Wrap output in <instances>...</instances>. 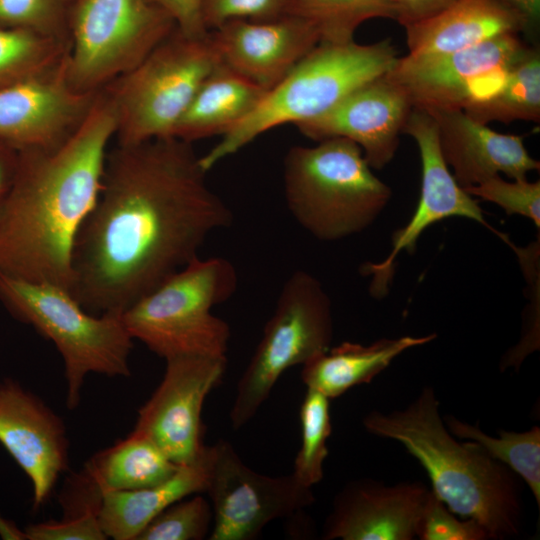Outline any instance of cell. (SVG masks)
Masks as SVG:
<instances>
[{"instance_id": "f546056e", "label": "cell", "mask_w": 540, "mask_h": 540, "mask_svg": "<svg viewBox=\"0 0 540 540\" xmlns=\"http://www.w3.org/2000/svg\"><path fill=\"white\" fill-rule=\"evenodd\" d=\"M68 48V42L30 29L0 27V88L54 69Z\"/></svg>"}, {"instance_id": "e0dca14e", "label": "cell", "mask_w": 540, "mask_h": 540, "mask_svg": "<svg viewBox=\"0 0 540 540\" xmlns=\"http://www.w3.org/2000/svg\"><path fill=\"white\" fill-rule=\"evenodd\" d=\"M412 110L406 91L384 74L356 88L319 117L296 126L317 142L349 139L362 149L372 169H382L394 158Z\"/></svg>"}, {"instance_id": "74e56055", "label": "cell", "mask_w": 540, "mask_h": 540, "mask_svg": "<svg viewBox=\"0 0 540 540\" xmlns=\"http://www.w3.org/2000/svg\"><path fill=\"white\" fill-rule=\"evenodd\" d=\"M457 0H396L397 19L403 27L429 18Z\"/></svg>"}, {"instance_id": "f1b7e54d", "label": "cell", "mask_w": 540, "mask_h": 540, "mask_svg": "<svg viewBox=\"0 0 540 540\" xmlns=\"http://www.w3.org/2000/svg\"><path fill=\"white\" fill-rule=\"evenodd\" d=\"M288 15L316 25L321 42L342 44L354 40L357 28L374 18L397 19L396 0H293Z\"/></svg>"}, {"instance_id": "277c9868", "label": "cell", "mask_w": 540, "mask_h": 540, "mask_svg": "<svg viewBox=\"0 0 540 540\" xmlns=\"http://www.w3.org/2000/svg\"><path fill=\"white\" fill-rule=\"evenodd\" d=\"M398 52L390 38L372 44L320 42L241 123L222 136L200 164L206 172L268 130L312 120L356 88L386 74Z\"/></svg>"}, {"instance_id": "7402d4cb", "label": "cell", "mask_w": 540, "mask_h": 540, "mask_svg": "<svg viewBox=\"0 0 540 540\" xmlns=\"http://www.w3.org/2000/svg\"><path fill=\"white\" fill-rule=\"evenodd\" d=\"M267 92L220 62L198 88L173 137L193 143L223 136L249 116Z\"/></svg>"}, {"instance_id": "30bf717a", "label": "cell", "mask_w": 540, "mask_h": 540, "mask_svg": "<svg viewBox=\"0 0 540 540\" xmlns=\"http://www.w3.org/2000/svg\"><path fill=\"white\" fill-rule=\"evenodd\" d=\"M175 28L149 0H82L70 18L68 80L78 91L97 93L135 68Z\"/></svg>"}, {"instance_id": "9c48e42d", "label": "cell", "mask_w": 540, "mask_h": 540, "mask_svg": "<svg viewBox=\"0 0 540 540\" xmlns=\"http://www.w3.org/2000/svg\"><path fill=\"white\" fill-rule=\"evenodd\" d=\"M331 300L312 274L295 271L283 285L261 340L242 373L229 414L240 429L258 412L281 375L330 348Z\"/></svg>"}, {"instance_id": "7c38bea8", "label": "cell", "mask_w": 540, "mask_h": 540, "mask_svg": "<svg viewBox=\"0 0 540 540\" xmlns=\"http://www.w3.org/2000/svg\"><path fill=\"white\" fill-rule=\"evenodd\" d=\"M529 48L519 34L505 33L455 52L398 57L386 75L415 109L462 110L493 92Z\"/></svg>"}, {"instance_id": "4fadbf2b", "label": "cell", "mask_w": 540, "mask_h": 540, "mask_svg": "<svg viewBox=\"0 0 540 540\" xmlns=\"http://www.w3.org/2000/svg\"><path fill=\"white\" fill-rule=\"evenodd\" d=\"M165 361L163 378L138 410L133 430L183 465L199 460L204 453L202 409L224 377L227 358L179 356Z\"/></svg>"}, {"instance_id": "603a6c76", "label": "cell", "mask_w": 540, "mask_h": 540, "mask_svg": "<svg viewBox=\"0 0 540 540\" xmlns=\"http://www.w3.org/2000/svg\"><path fill=\"white\" fill-rule=\"evenodd\" d=\"M436 334L382 338L369 345L343 342L315 356L302 366L301 380L307 388L329 399L352 387L370 383L404 351L431 342Z\"/></svg>"}, {"instance_id": "44dd1931", "label": "cell", "mask_w": 540, "mask_h": 540, "mask_svg": "<svg viewBox=\"0 0 540 540\" xmlns=\"http://www.w3.org/2000/svg\"><path fill=\"white\" fill-rule=\"evenodd\" d=\"M404 28L412 56L455 52L501 34L526 33L522 16L500 0H457Z\"/></svg>"}, {"instance_id": "5b68a950", "label": "cell", "mask_w": 540, "mask_h": 540, "mask_svg": "<svg viewBox=\"0 0 540 540\" xmlns=\"http://www.w3.org/2000/svg\"><path fill=\"white\" fill-rule=\"evenodd\" d=\"M362 149L336 137L293 146L284 158L283 187L296 222L320 241H337L368 228L391 199Z\"/></svg>"}, {"instance_id": "ffe728a7", "label": "cell", "mask_w": 540, "mask_h": 540, "mask_svg": "<svg viewBox=\"0 0 540 540\" xmlns=\"http://www.w3.org/2000/svg\"><path fill=\"white\" fill-rule=\"evenodd\" d=\"M428 113L436 122L443 158L463 189L500 173L510 179H525L530 171L540 169L521 135L498 133L460 109Z\"/></svg>"}, {"instance_id": "ac0fdd59", "label": "cell", "mask_w": 540, "mask_h": 540, "mask_svg": "<svg viewBox=\"0 0 540 540\" xmlns=\"http://www.w3.org/2000/svg\"><path fill=\"white\" fill-rule=\"evenodd\" d=\"M431 489L421 482H348L334 497L322 539L411 540L417 537Z\"/></svg>"}, {"instance_id": "d4e9b609", "label": "cell", "mask_w": 540, "mask_h": 540, "mask_svg": "<svg viewBox=\"0 0 540 540\" xmlns=\"http://www.w3.org/2000/svg\"><path fill=\"white\" fill-rule=\"evenodd\" d=\"M179 466L152 440L132 430L126 438L94 454L83 469L105 494L155 486Z\"/></svg>"}, {"instance_id": "8fae6325", "label": "cell", "mask_w": 540, "mask_h": 540, "mask_svg": "<svg viewBox=\"0 0 540 540\" xmlns=\"http://www.w3.org/2000/svg\"><path fill=\"white\" fill-rule=\"evenodd\" d=\"M204 460L205 493L213 511L210 540H254L270 522L292 517L315 502L312 488L292 473L260 474L224 439L206 445Z\"/></svg>"}, {"instance_id": "4dcf8cb0", "label": "cell", "mask_w": 540, "mask_h": 540, "mask_svg": "<svg viewBox=\"0 0 540 540\" xmlns=\"http://www.w3.org/2000/svg\"><path fill=\"white\" fill-rule=\"evenodd\" d=\"M330 399L307 388L300 407L301 444L294 460L292 474L307 487L323 478V464L328 456L327 441L331 434Z\"/></svg>"}, {"instance_id": "b9f144b4", "label": "cell", "mask_w": 540, "mask_h": 540, "mask_svg": "<svg viewBox=\"0 0 540 540\" xmlns=\"http://www.w3.org/2000/svg\"><path fill=\"white\" fill-rule=\"evenodd\" d=\"M68 1H71L73 3V7H74L75 5H77L82 0H68Z\"/></svg>"}, {"instance_id": "836d02e7", "label": "cell", "mask_w": 540, "mask_h": 540, "mask_svg": "<svg viewBox=\"0 0 540 540\" xmlns=\"http://www.w3.org/2000/svg\"><path fill=\"white\" fill-rule=\"evenodd\" d=\"M506 181L495 175L486 181L464 189L473 197L500 206L507 215H521L540 227V182L525 179Z\"/></svg>"}, {"instance_id": "60d3db41", "label": "cell", "mask_w": 540, "mask_h": 540, "mask_svg": "<svg viewBox=\"0 0 540 540\" xmlns=\"http://www.w3.org/2000/svg\"><path fill=\"white\" fill-rule=\"evenodd\" d=\"M0 535L4 539L23 540L25 539L23 530H19L13 523L0 516Z\"/></svg>"}, {"instance_id": "d6a6232c", "label": "cell", "mask_w": 540, "mask_h": 540, "mask_svg": "<svg viewBox=\"0 0 540 540\" xmlns=\"http://www.w3.org/2000/svg\"><path fill=\"white\" fill-rule=\"evenodd\" d=\"M68 0H0V24L69 42Z\"/></svg>"}, {"instance_id": "ba28073f", "label": "cell", "mask_w": 540, "mask_h": 540, "mask_svg": "<svg viewBox=\"0 0 540 540\" xmlns=\"http://www.w3.org/2000/svg\"><path fill=\"white\" fill-rule=\"evenodd\" d=\"M221 62L212 33L175 28L135 68L104 89L116 115L118 144L173 137L198 88Z\"/></svg>"}, {"instance_id": "6da1fadb", "label": "cell", "mask_w": 540, "mask_h": 540, "mask_svg": "<svg viewBox=\"0 0 540 540\" xmlns=\"http://www.w3.org/2000/svg\"><path fill=\"white\" fill-rule=\"evenodd\" d=\"M192 143L156 138L108 151L98 199L76 236L70 293L119 315L195 258L233 214Z\"/></svg>"}, {"instance_id": "7bdbcfd3", "label": "cell", "mask_w": 540, "mask_h": 540, "mask_svg": "<svg viewBox=\"0 0 540 540\" xmlns=\"http://www.w3.org/2000/svg\"><path fill=\"white\" fill-rule=\"evenodd\" d=\"M1 204H2V201H0V213H1Z\"/></svg>"}, {"instance_id": "484cf974", "label": "cell", "mask_w": 540, "mask_h": 540, "mask_svg": "<svg viewBox=\"0 0 540 540\" xmlns=\"http://www.w3.org/2000/svg\"><path fill=\"white\" fill-rule=\"evenodd\" d=\"M482 124L493 121H540V53L530 47L527 53L505 74L489 95L462 109Z\"/></svg>"}, {"instance_id": "4316f807", "label": "cell", "mask_w": 540, "mask_h": 540, "mask_svg": "<svg viewBox=\"0 0 540 540\" xmlns=\"http://www.w3.org/2000/svg\"><path fill=\"white\" fill-rule=\"evenodd\" d=\"M60 496L63 516L26 526L25 539H107L99 522L104 494L83 468L67 479Z\"/></svg>"}, {"instance_id": "8d00e7d4", "label": "cell", "mask_w": 540, "mask_h": 540, "mask_svg": "<svg viewBox=\"0 0 540 540\" xmlns=\"http://www.w3.org/2000/svg\"><path fill=\"white\" fill-rule=\"evenodd\" d=\"M163 10L176 28L188 36H203L209 31L202 18L204 0H149Z\"/></svg>"}, {"instance_id": "5bb4252c", "label": "cell", "mask_w": 540, "mask_h": 540, "mask_svg": "<svg viewBox=\"0 0 540 540\" xmlns=\"http://www.w3.org/2000/svg\"><path fill=\"white\" fill-rule=\"evenodd\" d=\"M403 133L414 139L420 152V198L408 224L393 234V248L387 258L377 264L367 263L362 269L365 274L372 275L370 291L375 297H381L385 292L398 253L402 250L413 253L424 230L443 219L454 216L472 219L503 237L490 227L478 201L459 186L449 171L440 149L434 118L424 110L413 108Z\"/></svg>"}, {"instance_id": "d590c367", "label": "cell", "mask_w": 540, "mask_h": 540, "mask_svg": "<svg viewBox=\"0 0 540 540\" xmlns=\"http://www.w3.org/2000/svg\"><path fill=\"white\" fill-rule=\"evenodd\" d=\"M293 0H204L203 23L208 31L226 21H270L288 15Z\"/></svg>"}, {"instance_id": "f35d334b", "label": "cell", "mask_w": 540, "mask_h": 540, "mask_svg": "<svg viewBox=\"0 0 540 540\" xmlns=\"http://www.w3.org/2000/svg\"><path fill=\"white\" fill-rule=\"evenodd\" d=\"M19 151L0 143V201L8 193L17 170Z\"/></svg>"}, {"instance_id": "ab89813d", "label": "cell", "mask_w": 540, "mask_h": 540, "mask_svg": "<svg viewBox=\"0 0 540 540\" xmlns=\"http://www.w3.org/2000/svg\"><path fill=\"white\" fill-rule=\"evenodd\" d=\"M522 16L526 33H535L540 22V0H500Z\"/></svg>"}, {"instance_id": "3957f363", "label": "cell", "mask_w": 540, "mask_h": 540, "mask_svg": "<svg viewBox=\"0 0 540 540\" xmlns=\"http://www.w3.org/2000/svg\"><path fill=\"white\" fill-rule=\"evenodd\" d=\"M366 431L401 443L426 470L434 493L450 511L476 520L490 539L518 537L523 502L520 477L475 442H459L446 428L432 387L406 408L364 416Z\"/></svg>"}, {"instance_id": "7a4b0ae2", "label": "cell", "mask_w": 540, "mask_h": 540, "mask_svg": "<svg viewBox=\"0 0 540 540\" xmlns=\"http://www.w3.org/2000/svg\"><path fill=\"white\" fill-rule=\"evenodd\" d=\"M116 115L104 90L58 146L19 151L0 213V271L70 291L76 236L98 199Z\"/></svg>"}, {"instance_id": "8992f818", "label": "cell", "mask_w": 540, "mask_h": 540, "mask_svg": "<svg viewBox=\"0 0 540 540\" xmlns=\"http://www.w3.org/2000/svg\"><path fill=\"white\" fill-rule=\"evenodd\" d=\"M237 286V271L229 260L197 257L128 308L122 320L133 340L165 360L224 358L230 327L211 311Z\"/></svg>"}, {"instance_id": "9a60e30c", "label": "cell", "mask_w": 540, "mask_h": 540, "mask_svg": "<svg viewBox=\"0 0 540 540\" xmlns=\"http://www.w3.org/2000/svg\"><path fill=\"white\" fill-rule=\"evenodd\" d=\"M66 56L46 73L0 88V143L18 151L49 149L80 124L98 92L71 85Z\"/></svg>"}, {"instance_id": "e575fe53", "label": "cell", "mask_w": 540, "mask_h": 540, "mask_svg": "<svg viewBox=\"0 0 540 540\" xmlns=\"http://www.w3.org/2000/svg\"><path fill=\"white\" fill-rule=\"evenodd\" d=\"M431 489L417 537L421 540H486V530L474 519H458Z\"/></svg>"}, {"instance_id": "cb8c5ba5", "label": "cell", "mask_w": 540, "mask_h": 540, "mask_svg": "<svg viewBox=\"0 0 540 540\" xmlns=\"http://www.w3.org/2000/svg\"><path fill=\"white\" fill-rule=\"evenodd\" d=\"M205 451V450H204ZM207 468L202 457L180 465L167 480L155 486L108 492L103 496L99 514L100 526L107 538L136 540L143 528L173 503L197 493H205Z\"/></svg>"}, {"instance_id": "2e32d148", "label": "cell", "mask_w": 540, "mask_h": 540, "mask_svg": "<svg viewBox=\"0 0 540 540\" xmlns=\"http://www.w3.org/2000/svg\"><path fill=\"white\" fill-rule=\"evenodd\" d=\"M0 444L31 481L37 510L69 466L64 421L35 393L5 378L0 381Z\"/></svg>"}, {"instance_id": "83f0119b", "label": "cell", "mask_w": 540, "mask_h": 540, "mask_svg": "<svg viewBox=\"0 0 540 540\" xmlns=\"http://www.w3.org/2000/svg\"><path fill=\"white\" fill-rule=\"evenodd\" d=\"M448 431L456 438L475 442L489 457L514 471L531 490L540 505V428L523 432L500 430L492 437L478 426L452 415L443 417Z\"/></svg>"}, {"instance_id": "d6986e66", "label": "cell", "mask_w": 540, "mask_h": 540, "mask_svg": "<svg viewBox=\"0 0 540 540\" xmlns=\"http://www.w3.org/2000/svg\"><path fill=\"white\" fill-rule=\"evenodd\" d=\"M211 33L221 62L266 91L321 42L316 25L296 15L233 19Z\"/></svg>"}, {"instance_id": "52a82bcc", "label": "cell", "mask_w": 540, "mask_h": 540, "mask_svg": "<svg viewBox=\"0 0 540 540\" xmlns=\"http://www.w3.org/2000/svg\"><path fill=\"white\" fill-rule=\"evenodd\" d=\"M0 302L17 320L53 342L64 363L66 405L77 408L86 377H128L133 338L122 316L93 315L69 290L0 271Z\"/></svg>"}, {"instance_id": "1f68e13d", "label": "cell", "mask_w": 540, "mask_h": 540, "mask_svg": "<svg viewBox=\"0 0 540 540\" xmlns=\"http://www.w3.org/2000/svg\"><path fill=\"white\" fill-rule=\"evenodd\" d=\"M212 522L210 501L197 493L161 511L143 528L136 540H202L209 536Z\"/></svg>"}]
</instances>
